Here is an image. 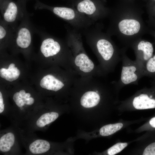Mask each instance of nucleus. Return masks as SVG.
I'll return each instance as SVG.
<instances>
[{"label":"nucleus","instance_id":"nucleus-20","mask_svg":"<svg viewBox=\"0 0 155 155\" xmlns=\"http://www.w3.org/2000/svg\"><path fill=\"white\" fill-rule=\"evenodd\" d=\"M127 145V143H118L110 148L107 151L108 155H114L121 152Z\"/></svg>","mask_w":155,"mask_h":155},{"label":"nucleus","instance_id":"nucleus-17","mask_svg":"<svg viewBox=\"0 0 155 155\" xmlns=\"http://www.w3.org/2000/svg\"><path fill=\"white\" fill-rule=\"evenodd\" d=\"M143 73L144 76H147L152 80H155V51L145 65Z\"/></svg>","mask_w":155,"mask_h":155},{"label":"nucleus","instance_id":"nucleus-14","mask_svg":"<svg viewBox=\"0 0 155 155\" xmlns=\"http://www.w3.org/2000/svg\"><path fill=\"white\" fill-rule=\"evenodd\" d=\"M75 63L77 66L79 67L81 70L85 73L90 72L94 67L92 61L84 53H80L76 56Z\"/></svg>","mask_w":155,"mask_h":155},{"label":"nucleus","instance_id":"nucleus-8","mask_svg":"<svg viewBox=\"0 0 155 155\" xmlns=\"http://www.w3.org/2000/svg\"><path fill=\"white\" fill-rule=\"evenodd\" d=\"M43 39L40 47V52L46 57L57 55L61 51V46L58 41L52 36L41 33Z\"/></svg>","mask_w":155,"mask_h":155},{"label":"nucleus","instance_id":"nucleus-24","mask_svg":"<svg viewBox=\"0 0 155 155\" xmlns=\"http://www.w3.org/2000/svg\"><path fill=\"white\" fill-rule=\"evenodd\" d=\"M148 33L153 36L155 38V29H150Z\"/></svg>","mask_w":155,"mask_h":155},{"label":"nucleus","instance_id":"nucleus-18","mask_svg":"<svg viewBox=\"0 0 155 155\" xmlns=\"http://www.w3.org/2000/svg\"><path fill=\"white\" fill-rule=\"evenodd\" d=\"M147 1L146 7L148 19L147 21L149 26L155 29V2L149 0Z\"/></svg>","mask_w":155,"mask_h":155},{"label":"nucleus","instance_id":"nucleus-25","mask_svg":"<svg viewBox=\"0 0 155 155\" xmlns=\"http://www.w3.org/2000/svg\"><path fill=\"white\" fill-rule=\"evenodd\" d=\"M149 0V1H150L155 2V0Z\"/></svg>","mask_w":155,"mask_h":155},{"label":"nucleus","instance_id":"nucleus-12","mask_svg":"<svg viewBox=\"0 0 155 155\" xmlns=\"http://www.w3.org/2000/svg\"><path fill=\"white\" fill-rule=\"evenodd\" d=\"M15 142V135L13 132L8 131L2 135L0 138V151L3 153L10 151Z\"/></svg>","mask_w":155,"mask_h":155},{"label":"nucleus","instance_id":"nucleus-16","mask_svg":"<svg viewBox=\"0 0 155 155\" xmlns=\"http://www.w3.org/2000/svg\"><path fill=\"white\" fill-rule=\"evenodd\" d=\"M20 74V71L15 67V64L13 63L9 65L7 69L2 68L0 70V76L9 82L17 79Z\"/></svg>","mask_w":155,"mask_h":155},{"label":"nucleus","instance_id":"nucleus-27","mask_svg":"<svg viewBox=\"0 0 155 155\" xmlns=\"http://www.w3.org/2000/svg\"><path fill=\"white\" fill-rule=\"evenodd\" d=\"M27 1V0H26Z\"/></svg>","mask_w":155,"mask_h":155},{"label":"nucleus","instance_id":"nucleus-5","mask_svg":"<svg viewBox=\"0 0 155 155\" xmlns=\"http://www.w3.org/2000/svg\"><path fill=\"white\" fill-rule=\"evenodd\" d=\"M33 29L28 15L20 22L14 30L11 41H14L19 48L27 49L31 44Z\"/></svg>","mask_w":155,"mask_h":155},{"label":"nucleus","instance_id":"nucleus-3","mask_svg":"<svg viewBox=\"0 0 155 155\" xmlns=\"http://www.w3.org/2000/svg\"><path fill=\"white\" fill-rule=\"evenodd\" d=\"M127 49L124 47L121 49L122 69L120 78L115 82L119 89L127 85H138L139 80L144 76L142 70L135 61L131 60L126 54Z\"/></svg>","mask_w":155,"mask_h":155},{"label":"nucleus","instance_id":"nucleus-7","mask_svg":"<svg viewBox=\"0 0 155 155\" xmlns=\"http://www.w3.org/2000/svg\"><path fill=\"white\" fill-rule=\"evenodd\" d=\"M130 47L134 51L136 57L135 61L143 71L146 63L154 54L153 44L142 38L134 42Z\"/></svg>","mask_w":155,"mask_h":155},{"label":"nucleus","instance_id":"nucleus-9","mask_svg":"<svg viewBox=\"0 0 155 155\" xmlns=\"http://www.w3.org/2000/svg\"><path fill=\"white\" fill-rule=\"evenodd\" d=\"M29 93H26L24 90H21L16 92L13 95V99L19 110L24 111L26 106H30L34 102V99L31 97Z\"/></svg>","mask_w":155,"mask_h":155},{"label":"nucleus","instance_id":"nucleus-13","mask_svg":"<svg viewBox=\"0 0 155 155\" xmlns=\"http://www.w3.org/2000/svg\"><path fill=\"white\" fill-rule=\"evenodd\" d=\"M100 97L96 92L88 91L82 96L80 100L81 105L86 108H90L97 105L100 102Z\"/></svg>","mask_w":155,"mask_h":155},{"label":"nucleus","instance_id":"nucleus-19","mask_svg":"<svg viewBox=\"0 0 155 155\" xmlns=\"http://www.w3.org/2000/svg\"><path fill=\"white\" fill-rule=\"evenodd\" d=\"M123 126L122 123L109 124L102 127L100 130V133L102 136L111 135L121 129Z\"/></svg>","mask_w":155,"mask_h":155},{"label":"nucleus","instance_id":"nucleus-10","mask_svg":"<svg viewBox=\"0 0 155 155\" xmlns=\"http://www.w3.org/2000/svg\"><path fill=\"white\" fill-rule=\"evenodd\" d=\"M40 85L44 88L55 91L60 90L64 85L61 81L51 75L44 76L41 80Z\"/></svg>","mask_w":155,"mask_h":155},{"label":"nucleus","instance_id":"nucleus-23","mask_svg":"<svg viewBox=\"0 0 155 155\" xmlns=\"http://www.w3.org/2000/svg\"><path fill=\"white\" fill-rule=\"evenodd\" d=\"M149 123L152 127L155 128V117L152 118L150 120Z\"/></svg>","mask_w":155,"mask_h":155},{"label":"nucleus","instance_id":"nucleus-6","mask_svg":"<svg viewBox=\"0 0 155 155\" xmlns=\"http://www.w3.org/2000/svg\"><path fill=\"white\" fill-rule=\"evenodd\" d=\"M104 0H79L76 4L77 11L88 15H96L97 18L109 14L110 9L104 5Z\"/></svg>","mask_w":155,"mask_h":155},{"label":"nucleus","instance_id":"nucleus-1","mask_svg":"<svg viewBox=\"0 0 155 155\" xmlns=\"http://www.w3.org/2000/svg\"><path fill=\"white\" fill-rule=\"evenodd\" d=\"M144 12L134 1L121 0L111 9L108 15L110 24L108 34L117 36L128 48L150 29L142 19Z\"/></svg>","mask_w":155,"mask_h":155},{"label":"nucleus","instance_id":"nucleus-21","mask_svg":"<svg viewBox=\"0 0 155 155\" xmlns=\"http://www.w3.org/2000/svg\"><path fill=\"white\" fill-rule=\"evenodd\" d=\"M143 155H155V142L153 143L148 146L145 149Z\"/></svg>","mask_w":155,"mask_h":155},{"label":"nucleus","instance_id":"nucleus-2","mask_svg":"<svg viewBox=\"0 0 155 155\" xmlns=\"http://www.w3.org/2000/svg\"><path fill=\"white\" fill-rule=\"evenodd\" d=\"M26 0H0L2 19L14 30L20 22L29 15L26 7Z\"/></svg>","mask_w":155,"mask_h":155},{"label":"nucleus","instance_id":"nucleus-15","mask_svg":"<svg viewBox=\"0 0 155 155\" xmlns=\"http://www.w3.org/2000/svg\"><path fill=\"white\" fill-rule=\"evenodd\" d=\"M59 115L58 113L55 112L44 113L36 120V126L38 129L43 128L55 121L58 118Z\"/></svg>","mask_w":155,"mask_h":155},{"label":"nucleus","instance_id":"nucleus-26","mask_svg":"<svg viewBox=\"0 0 155 155\" xmlns=\"http://www.w3.org/2000/svg\"><path fill=\"white\" fill-rule=\"evenodd\" d=\"M128 0L132 1H134L135 0Z\"/></svg>","mask_w":155,"mask_h":155},{"label":"nucleus","instance_id":"nucleus-22","mask_svg":"<svg viewBox=\"0 0 155 155\" xmlns=\"http://www.w3.org/2000/svg\"><path fill=\"white\" fill-rule=\"evenodd\" d=\"M5 109V104L4 103L3 99L2 94L0 92V113H3Z\"/></svg>","mask_w":155,"mask_h":155},{"label":"nucleus","instance_id":"nucleus-4","mask_svg":"<svg viewBox=\"0 0 155 155\" xmlns=\"http://www.w3.org/2000/svg\"><path fill=\"white\" fill-rule=\"evenodd\" d=\"M97 36L96 46L98 52L105 61H111L115 66L121 61V49H118L112 42L108 34L99 30Z\"/></svg>","mask_w":155,"mask_h":155},{"label":"nucleus","instance_id":"nucleus-11","mask_svg":"<svg viewBox=\"0 0 155 155\" xmlns=\"http://www.w3.org/2000/svg\"><path fill=\"white\" fill-rule=\"evenodd\" d=\"M49 142L45 140L38 139L35 140L29 145L28 148L30 152L33 154H44L50 148Z\"/></svg>","mask_w":155,"mask_h":155}]
</instances>
